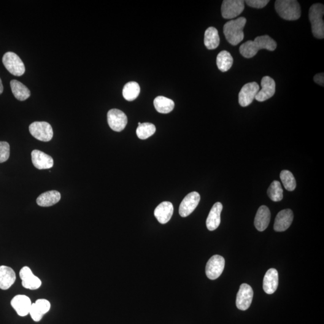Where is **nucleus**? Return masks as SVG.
<instances>
[{"instance_id": "4c0bfd02", "label": "nucleus", "mask_w": 324, "mask_h": 324, "mask_svg": "<svg viewBox=\"0 0 324 324\" xmlns=\"http://www.w3.org/2000/svg\"><path fill=\"white\" fill-rule=\"evenodd\" d=\"M140 124H141V123H140V122H139V123H138V126H140Z\"/></svg>"}, {"instance_id": "bb28decb", "label": "nucleus", "mask_w": 324, "mask_h": 324, "mask_svg": "<svg viewBox=\"0 0 324 324\" xmlns=\"http://www.w3.org/2000/svg\"><path fill=\"white\" fill-rule=\"evenodd\" d=\"M234 59L231 54L226 51H222L218 54L216 63L221 72H225L231 68Z\"/></svg>"}, {"instance_id": "0eeeda50", "label": "nucleus", "mask_w": 324, "mask_h": 324, "mask_svg": "<svg viewBox=\"0 0 324 324\" xmlns=\"http://www.w3.org/2000/svg\"><path fill=\"white\" fill-rule=\"evenodd\" d=\"M244 9V1L243 0H224L221 4V12L223 18L231 20L239 16Z\"/></svg>"}, {"instance_id": "39448f33", "label": "nucleus", "mask_w": 324, "mask_h": 324, "mask_svg": "<svg viewBox=\"0 0 324 324\" xmlns=\"http://www.w3.org/2000/svg\"><path fill=\"white\" fill-rule=\"evenodd\" d=\"M2 63L11 74L20 77L26 72L24 64L17 54L12 52L5 53L2 57Z\"/></svg>"}, {"instance_id": "c756f323", "label": "nucleus", "mask_w": 324, "mask_h": 324, "mask_svg": "<svg viewBox=\"0 0 324 324\" xmlns=\"http://www.w3.org/2000/svg\"><path fill=\"white\" fill-rule=\"evenodd\" d=\"M267 193H268L269 198L272 201H280L283 197V191L280 183L278 181H274L270 185Z\"/></svg>"}, {"instance_id": "20e7f679", "label": "nucleus", "mask_w": 324, "mask_h": 324, "mask_svg": "<svg viewBox=\"0 0 324 324\" xmlns=\"http://www.w3.org/2000/svg\"><path fill=\"white\" fill-rule=\"evenodd\" d=\"M324 14L323 4H314L310 7L309 16L312 25V33L315 37L319 39H323L324 38Z\"/></svg>"}, {"instance_id": "ddd939ff", "label": "nucleus", "mask_w": 324, "mask_h": 324, "mask_svg": "<svg viewBox=\"0 0 324 324\" xmlns=\"http://www.w3.org/2000/svg\"><path fill=\"white\" fill-rule=\"evenodd\" d=\"M262 89L258 91L255 99L259 102H264L274 96L275 91V83L272 78L266 76L261 81Z\"/></svg>"}, {"instance_id": "1a4fd4ad", "label": "nucleus", "mask_w": 324, "mask_h": 324, "mask_svg": "<svg viewBox=\"0 0 324 324\" xmlns=\"http://www.w3.org/2000/svg\"><path fill=\"white\" fill-rule=\"evenodd\" d=\"M107 117L108 124L113 131L120 132L123 131L128 124V117L121 110H109L108 112Z\"/></svg>"}, {"instance_id": "2f4dec72", "label": "nucleus", "mask_w": 324, "mask_h": 324, "mask_svg": "<svg viewBox=\"0 0 324 324\" xmlns=\"http://www.w3.org/2000/svg\"><path fill=\"white\" fill-rule=\"evenodd\" d=\"M10 145L7 142H0V163H4L9 159Z\"/></svg>"}, {"instance_id": "4be33fe9", "label": "nucleus", "mask_w": 324, "mask_h": 324, "mask_svg": "<svg viewBox=\"0 0 324 324\" xmlns=\"http://www.w3.org/2000/svg\"><path fill=\"white\" fill-rule=\"evenodd\" d=\"M16 280V274L9 267L0 266V289L6 290L12 286Z\"/></svg>"}, {"instance_id": "cd10ccee", "label": "nucleus", "mask_w": 324, "mask_h": 324, "mask_svg": "<svg viewBox=\"0 0 324 324\" xmlns=\"http://www.w3.org/2000/svg\"><path fill=\"white\" fill-rule=\"evenodd\" d=\"M140 93V86L136 82H129L124 85L123 90L124 98L128 101H133L138 97Z\"/></svg>"}, {"instance_id": "b1692460", "label": "nucleus", "mask_w": 324, "mask_h": 324, "mask_svg": "<svg viewBox=\"0 0 324 324\" xmlns=\"http://www.w3.org/2000/svg\"><path fill=\"white\" fill-rule=\"evenodd\" d=\"M204 44L209 50H215L220 44V37L217 29L210 27L205 32Z\"/></svg>"}, {"instance_id": "c9c22d12", "label": "nucleus", "mask_w": 324, "mask_h": 324, "mask_svg": "<svg viewBox=\"0 0 324 324\" xmlns=\"http://www.w3.org/2000/svg\"><path fill=\"white\" fill-rule=\"evenodd\" d=\"M314 81L318 84L320 85L321 86H324V73H321V74H318L315 76Z\"/></svg>"}, {"instance_id": "f257e3e1", "label": "nucleus", "mask_w": 324, "mask_h": 324, "mask_svg": "<svg viewBox=\"0 0 324 324\" xmlns=\"http://www.w3.org/2000/svg\"><path fill=\"white\" fill-rule=\"evenodd\" d=\"M277 48V43L268 35L258 36L255 40H248L240 47V53L246 58L253 57L260 50L273 51Z\"/></svg>"}, {"instance_id": "f03ea898", "label": "nucleus", "mask_w": 324, "mask_h": 324, "mask_svg": "<svg viewBox=\"0 0 324 324\" xmlns=\"http://www.w3.org/2000/svg\"><path fill=\"white\" fill-rule=\"evenodd\" d=\"M246 19L240 17L237 20L227 22L223 27V32L227 41L231 45L236 46L244 39L243 32L246 24Z\"/></svg>"}, {"instance_id": "c85d7f7f", "label": "nucleus", "mask_w": 324, "mask_h": 324, "mask_svg": "<svg viewBox=\"0 0 324 324\" xmlns=\"http://www.w3.org/2000/svg\"><path fill=\"white\" fill-rule=\"evenodd\" d=\"M156 127L152 123H141L137 127L136 129V135L140 139H146L155 134Z\"/></svg>"}, {"instance_id": "a211bd4d", "label": "nucleus", "mask_w": 324, "mask_h": 324, "mask_svg": "<svg viewBox=\"0 0 324 324\" xmlns=\"http://www.w3.org/2000/svg\"><path fill=\"white\" fill-rule=\"evenodd\" d=\"M279 285V274L276 270L270 269L264 277L263 289L265 293L272 294L277 290Z\"/></svg>"}, {"instance_id": "72a5a7b5", "label": "nucleus", "mask_w": 324, "mask_h": 324, "mask_svg": "<svg viewBox=\"0 0 324 324\" xmlns=\"http://www.w3.org/2000/svg\"><path fill=\"white\" fill-rule=\"evenodd\" d=\"M269 2V0H246L245 1L248 6L256 9H262L266 7Z\"/></svg>"}, {"instance_id": "f704fd0d", "label": "nucleus", "mask_w": 324, "mask_h": 324, "mask_svg": "<svg viewBox=\"0 0 324 324\" xmlns=\"http://www.w3.org/2000/svg\"><path fill=\"white\" fill-rule=\"evenodd\" d=\"M29 313L30 314L32 320L36 321V322H39L41 320L43 316V313L40 311L35 303H32Z\"/></svg>"}, {"instance_id": "7c9ffc66", "label": "nucleus", "mask_w": 324, "mask_h": 324, "mask_svg": "<svg viewBox=\"0 0 324 324\" xmlns=\"http://www.w3.org/2000/svg\"><path fill=\"white\" fill-rule=\"evenodd\" d=\"M280 177L285 188L288 191H293L296 188V181L290 171L283 170L280 173Z\"/></svg>"}, {"instance_id": "a878e982", "label": "nucleus", "mask_w": 324, "mask_h": 324, "mask_svg": "<svg viewBox=\"0 0 324 324\" xmlns=\"http://www.w3.org/2000/svg\"><path fill=\"white\" fill-rule=\"evenodd\" d=\"M154 106L159 113H168L174 109L175 104L171 99L164 96H158L154 101Z\"/></svg>"}, {"instance_id": "aec40b11", "label": "nucleus", "mask_w": 324, "mask_h": 324, "mask_svg": "<svg viewBox=\"0 0 324 324\" xmlns=\"http://www.w3.org/2000/svg\"><path fill=\"white\" fill-rule=\"evenodd\" d=\"M222 209L223 205L220 202H216L211 209L206 221L207 227L209 231H215L219 226Z\"/></svg>"}, {"instance_id": "2eb2a0df", "label": "nucleus", "mask_w": 324, "mask_h": 324, "mask_svg": "<svg viewBox=\"0 0 324 324\" xmlns=\"http://www.w3.org/2000/svg\"><path fill=\"white\" fill-rule=\"evenodd\" d=\"M294 215L293 211L285 209L278 213L275 217L274 229L277 232H283L290 228L293 222Z\"/></svg>"}, {"instance_id": "423d86ee", "label": "nucleus", "mask_w": 324, "mask_h": 324, "mask_svg": "<svg viewBox=\"0 0 324 324\" xmlns=\"http://www.w3.org/2000/svg\"><path fill=\"white\" fill-rule=\"evenodd\" d=\"M29 131L35 138L43 142H49L53 139L52 127L45 121H36L29 126Z\"/></svg>"}, {"instance_id": "6e6552de", "label": "nucleus", "mask_w": 324, "mask_h": 324, "mask_svg": "<svg viewBox=\"0 0 324 324\" xmlns=\"http://www.w3.org/2000/svg\"><path fill=\"white\" fill-rule=\"evenodd\" d=\"M225 261L222 256L214 255L208 261L205 272L210 280L217 279L220 276L225 268Z\"/></svg>"}, {"instance_id": "5701e85b", "label": "nucleus", "mask_w": 324, "mask_h": 324, "mask_svg": "<svg viewBox=\"0 0 324 324\" xmlns=\"http://www.w3.org/2000/svg\"><path fill=\"white\" fill-rule=\"evenodd\" d=\"M61 199V194L58 191L51 190L43 193L38 197L37 204L40 207H51L58 203Z\"/></svg>"}, {"instance_id": "4468645a", "label": "nucleus", "mask_w": 324, "mask_h": 324, "mask_svg": "<svg viewBox=\"0 0 324 324\" xmlns=\"http://www.w3.org/2000/svg\"><path fill=\"white\" fill-rule=\"evenodd\" d=\"M20 276L22 280V285L26 289L36 290L42 285L41 280L32 273L31 269L28 267H24L21 270Z\"/></svg>"}, {"instance_id": "7ed1b4c3", "label": "nucleus", "mask_w": 324, "mask_h": 324, "mask_svg": "<svg viewBox=\"0 0 324 324\" xmlns=\"http://www.w3.org/2000/svg\"><path fill=\"white\" fill-rule=\"evenodd\" d=\"M275 9L278 15L286 21L298 20L301 16V7L296 0H277Z\"/></svg>"}, {"instance_id": "dca6fc26", "label": "nucleus", "mask_w": 324, "mask_h": 324, "mask_svg": "<svg viewBox=\"0 0 324 324\" xmlns=\"http://www.w3.org/2000/svg\"><path fill=\"white\" fill-rule=\"evenodd\" d=\"M31 159L32 164L38 169H50L54 165L52 157L40 150L32 151Z\"/></svg>"}, {"instance_id": "412c9836", "label": "nucleus", "mask_w": 324, "mask_h": 324, "mask_svg": "<svg viewBox=\"0 0 324 324\" xmlns=\"http://www.w3.org/2000/svg\"><path fill=\"white\" fill-rule=\"evenodd\" d=\"M270 218L271 213L269 208L265 205L259 207L254 221L257 230L261 232L266 230L269 225Z\"/></svg>"}, {"instance_id": "9d476101", "label": "nucleus", "mask_w": 324, "mask_h": 324, "mask_svg": "<svg viewBox=\"0 0 324 324\" xmlns=\"http://www.w3.org/2000/svg\"><path fill=\"white\" fill-rule=\"evenodd\" d=\"M259 91V86L255 82L247 83L243 86L239 96V104L246 107L252 104Z\"/></svg>"}, {"instance_id": "f8f14e48", "label": "nucleus", "mask_w": 324, "mask_h": 324, "mask_svg": "<svg viewBox=\"0 0 324 324\" xmlns=\"http://www.w3.org/2000/svg\"><path fill=\"white\" fill-rule=\"evenodd\" d=\"M200 199L201 197L196 191H193L186 195L180 205V215L183 217H186L192 213L198 206Z\"/></svg>"}, {"instance_id": "6ab92c4d", "label": "nucleus", "mask_w": 324, "mask_h": 324, "mask_svg": "<svg viewBox=\"0 0 324 324\" xmlns=\"http://www.w3.org/2000/svg\"><path fill=\"white\" fill-rule=\"evenodd\" d=\"M174 207L171 202L164 201L159 204L155 210V216L159 223L165 224L171 219Z\"/></svg>"}, {"instance_id": "e433bc0d", "label": "nucleus", "mask_w": 324, "mask_h": 324, "mask_svg": "<svg viewBox=\"0 0 324 324\" xmlns=\"http://www.w3.org/2000/svg\"><path fill=\"white\" fill-rule=\"evenodd\" d=\"M2 92H3V85H2V81L0 78V94H2Z\"/></svg>"}, {"instance_id": "393cba45", "label": "nucleus", "mask_w": 324, "mask_h": 324, "mask_svg": "<svg viewBox=\"0 0 324 324\" xmlns=\"http://www.w3.org/2000/svg\"><path fill=\"white\" fill-rule=\"evenodd\" d=\"M11 90L16 99L20 101H26L31 95L30 91L23 83L17 80L10 81Z\"/></svg>"}, {"instance_id": "f3484780", "label": "nucleus", "mask_w": 324, "mask_h": 324, "mask_svg": "<svg viewBox=\"0 0 324 324\" xmlns=\"http://www.w3.org/2000/svg\"><path fill=\"white\" fill-rule=\"evenodd\" d=\"M11 305L20 317H26L29 314L31 307V301L29 297L18 295L11 301Z\"/></svg>"}, {"instance_id": "473e14b6", "label": "nucleus", "mask_w": 324, "mask_h": 324, "mask_svg": "<svg viewBox=\"0 0 324 324\" xmlns=\"http://www.w3.org/2000/svg\"><path fill=\"white\" fill-rule=\"evenodd\" d=\"M35 304L43 315L49 312L50 310L51 304L50 301L45 299H39L35 302Z\"/></svg>"}, {"instance_id": "9b49d317", "label": "nucleus", "mask_w": 324, "mask_h": 324, "mask_svg": "<svg viewBox=\"0 0 324 324\" xmlns=\"http://www.w3.org/2000/svg\"><path fill=\"white\" fill-rule=\"evenodd\" d=\"M253 291L250 285L243 283L240 286L238 292L236 299V305L238 309L246 310L252 304Z\"/></svg>"}]
</instances>
